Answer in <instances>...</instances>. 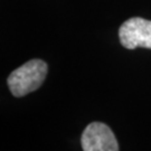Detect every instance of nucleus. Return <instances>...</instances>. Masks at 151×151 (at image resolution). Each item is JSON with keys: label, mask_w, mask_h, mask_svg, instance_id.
Returning <instances> with one entry per match:
<instances>
[{"label": "nucleus", "mask_w": 151, "mask_h": 151, "mask_svg": "<svg viewBox=\"0 0 151 151\" xmlns=\"http://www.w3.org/2000/svg\"><path fill=\"white\" fill-rule=\"evenodd\" d=\"M48 72V66L42 60H32L18 67L7 78L11 94L22 97L42 86Z\"/></svg>", "instance_id": "f257e3e1"}, {"label": "nucleus", "mask_w": 151, "mask_h": 151, "mask_svg": "<svg viewBox=\"0 0 151 151\" xmlns=\"http://www.w3.org/2000/svg\"><path fill=\"white\" fill-rule=\"evenodd\" d=\"M119 38L121 45L128 49H151V20L141 17L125 20L119 28Z\"/></svg>", "instance_id": "f03ea898"}, {"label": "nucleus", "mask_w": 151, "mask_h": 151, "mask_svg": "<svg viewBox=\"0 0 151 151\" xmlns=\"http://www.w3.org/2000/svg\"><path fill=\"white\" fill-rule=\"evenodd\" d=\"M83 151H119V143L112 130L105 123L92 122L83 131Z\"/></svg>", "instance_id": "7ed1b4c3"}]
</instances>
